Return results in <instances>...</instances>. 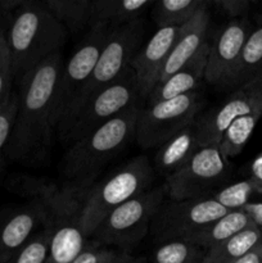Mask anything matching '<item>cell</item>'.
<instances>
[{
	"label": "cell",
	"mask_w": 262,
	"mask_h": 263,
	"mask_svg": "<svg viewBox=\"0 0 262 263\" xmlns=\"http://www.w3.org/2000/svg\"><path fill=\"white\" fill-rule=\"evenodd\" d=\"M63 64L61 51L53 54L18 84L17 112L7 149L10 161L39 166L50 154L61 123L58 86Z\"/></svg>",
	"instance_id": "cell-1"
},
{
	"label": "cell",
	"mask_w": 262,
	"mask_h": 263,
	"mask_svg": "<svg viewBox=\"0 0 262 263\" xmlns=\"http://www.w3.org/2000/svg\"><path fill=\"white\" fill-rule=\"evenodd\" d=\"M4 31L17 85L41 62L59 53L68 35L41 0H23L5 17Z\"/></svg>",
	"instance_id": "cell-2"
},
{
	"label": "cell",
	"mask_w": 262,
	"mask_h": 263,
	"mask_svg": "<svg viewBox=\"0 0 262 263\" xmlns=\"http://www.w3.org/2000/svg\"><path fill=\"white\" fill-rule=\"evenodd\" d=\"M141 107L125 110L68 146L62 172L69 184L81 189L94 185L100 171L135 140L136 118Z\"/></svg>",
	"instance_id": "cell-3"
},
{
	"label": "cell",
	"mask_w": 262,
	"mask_h": 263,
	"mask_svg": "<svg viewBox=\"0 0 262 263\" xmlns=\"http://www.w3.org/2000/svg\"><path fill=\"white\" fill-rule=\"evenodd\" d=\"M156 171L146 156H138L86 189L82 203V231L87 239L117 207L151 189Z\"/></svg>",
	"instance_id": "cell-4"
},
{
	"label": "cell",
	"mask_w": 262,
	"mask_h": 263,
	"mask_svg": "<svg viewBox=\"0 0 262 263\" xmlns=\"http://www.w3.org/2000/svg\"><path fill=\"white\" fill-rule=\"evenodd\" d=\"M144 105L135 72L128 67L115 82L74 109L58 127V139L71 145L125 110Z\"/></svg>",
	"instance_id": "cell-5"
},
{
	"label": "cell",
	"mask_w": 262,
	"mask_h": 263,
	"mask_svg": "<svg viewBox=\"0 0 262 263\" xmlns=\"http://www.w3.org/2000/svg\"><path fill=\"white\" fill-rule=\"evenodd\" d=\"M166 184L151 187L116 208L92 233L91 240L104 247H117L128 253L151 230L152 221L166 200Z\"/></svg>",
	"instance_id": "cell-6"
},
{
	"label": "cell",
	"mask_w": 262,
	"mask_h": 263,
	"mask_svg": "<svg viewBox=\"0 0 262 263\" xmlns=\"http://www.w3.org/2000/svg\"><path fill=\"white\" fill-rule=\"evenodd\" d=\"M85 192L68 184L45 200L51 234L46 263H72L89 244L81 223Z\"/></svg>",
	"instance_id": "cell-7"
},
{
	"label": "cell",
	"mask_w": 262,
	"mask_h": 263,
	"mask_svg": "<svg viewBox=\"0 0 262 263\" xmlns=\"http://www.w3.org/2000/svg\"><path fill=\"white\" fill-rule=\"evenodd\" d=\"M203 107L204 97L198 90L164 102L144 104L136 118V143L144 149L159 148L192 125Z\"/></svg>",
	"instance_id": "cell-8"
},
{
	"label": "cell",
	"mask_w": 262,
	"mask_h": 263,
	"mask_svg": "<svg viewBox=\"0 0 262 263\" xmlns=\"http://www.w3.org/2000/svg\"><path fill=\"white\" fill-rule=\"evenodd\" d=\"M144 33L145 25L141 18L113 28L90 80L81 90L63 121L80 105L115 82L130 67L131 61L141 48Z\"/></svg>",
	"instance_id": "cell-9"
},
{
	"label": "cell",
	"mask_w": 262,
	"mask_h": 263,
	"mask_svg": "<svg viewBox=\"0 0 262 263\" xmlns=\"http://www.w3.org/2000/svg\"><path fill=\"white\" fill-rule=\"evenodd\" d=\"M231 166L218 146H203L179 171L166 177L167 197L172 200L208 198L229 180Z\"/></svg>",
	"instance_id": "cell-10"
},
{
	"label": "cell",
	"mask_w": 262,
	"mask_h": 263,
	"mask_svg": "<svg viewBox=\"0 0 262 263\" xmlns=\"http://www.w3.org/2000/svg\"><path fill=\"white\" fill-rule=\"evenodd\" d=\"M229 211L211 197L186 200H164L151 225L152 236L158 243L192 240L198 233L225 216Z\"/></svg>",
	"instance_id": "cell-11"
},
{
	"label": "cell",
	"mask_w": 262,
	"mask_h": 263,
	"mask_svg": "<svg viewBox=\"0 0 262 263\" xmlns=\"http://www.w3.org/2000/svg\"><path fill=\"white\" fill-rule=\"evenodd\" d=\"M112 31L113 27L104 23L91 26L71 58L64 62L58 86L61 122L90 80Z\"/></svg>",
	"instance_id": "cell-12"
},
{
	"label": "cell",
	"mask_w": 262,
	"mask_h": 263,
	"mask_svg": "<svg viewBox=\"0 0 262 263\" xmlns=\"http://www.w3.org/2000/svg\"><path fill=\"white\" fill-rule=\"evenodd\" d=\"M253 30L248 18L230 20L211 39L204 81L216 86H226L233 74L244 44Z\"/></svg>",
	"instance_id": "cell-13"
},
{
	"label": "cell",
	"mask_w": 262,
	"mask_h": 263,
	"mask_svg": "<svg viewBox=\"0 0 262 263\" xmlns=\"http://www.w3.org/2000/svg\"><path fill=\"white\" fill-rule=\"evenodd\" d=\"M48 222L45 200H30L0 211V263H8L26 241Z\"/></svg>",
	"instance_id": "cell-14"
},
{
	"label": "cell",
	"mask_w": 262,
	"mask_h": 263,
	"mask_svg": "<svg viewBox=\"0 0 262 263\" xmlns=\"http://www.w3.org/2000/svg\"><path fill=\"white\" fill-rule=\"evenodd\" d=\"M180 27L158 28L144 44L131 61L130 67L135 72L139 94L143 104L158 84L164 63L169 59Z\"/></svg>",
	"instance_id": "cell-15"
},
{
	"label": "cell",
	"mask_w": 262,
	"mask_h": 263,
	"mask_svg": "<svg viewBox=\"0 0 262 263\" xmlns=\"http://www.w3.org/2000/svg\"><path fill=\"white\" fill-rule=\"evenodd\" d=\"M251 113H258L262 116V110L258 105L252 102L241 89H236L220 104L200 112L194 121L200 148L218 146L229 126L238 117Z\"/></svg>",
	"instance_id": "cell-16"
},
{
	"label": "cell",
	"mask_w": 262,
	"mask_h": 263,
	"mask_svg": "<svg viewBox=\"0 0 262 263\" xmlns=\"http://www.w3.org/2000/svg\"><path fill=\"white\" fill-rule=\"evenodd\" d=\"M211 28V12L210 2H205L193 15L190 21L179 28L174 46L171 49L169 59L164 63L159 81H163L167 77L181 68L188 63L205 43L210 40L208 33ZM158 81V82H159Z\"/></svg>",
	"instance_id": "cell-17"
},
{
	"label": "cell",
	"mask_w": 262,
	"mask_h": 263,
	"mask_svg": "<svg viewBox=\"0 0 262 263\" xmlns=\"http://www.w3.org/2000/svg\"><path fill=\"white\" fill-rule=\"evenodd\" d=\"M210 45L211 39L185 66L177 69L166 80L159 81L148 97L145 104L164 102V100L174 99L188 92L195 91L198 85L204 80Z\"/></svg>",
	"instance_id": "cell-18"
},
{
	"label": "cell",
	"mask_w": 262,
	"mask_h": 263,
	"mask_svg": "<svg viewBox=\"0 0 262 263\" xmlns=\"http://www.w3.org/2000/svg\"><path fill=\"white\" fill-rule=\"evenodd\" d=\"M199 148L197 130L193 122L159 146L154 156V171L161 176H171L185 166Z\"/></svg>",
	"instance_id": "cell-19"
},
{
	"label": "cell",
	"mask_w": 262,
	"mask_h": 263,
	"mask_svg": "<svg viewBox=\"0 0 262 263\" xmlns=\"http://www.w3.org/2000/svg\"><path fill=\"white\" fill-rule=\"evenodd\" d=\"M154 3L149 0H95L90 27L99 23L116 28L141 18Z\"/></svg>",
	"instance_id": "cell-20"
},
{
	"label": "cell",
	"mask_w": 262,
	"mask_h": 263,
	"mask_svg": "<svg viewBox=\"0 0 262 263\" xmlns=\"http://www.w3.org/2000/svg\"><path fill=\"white\" fill-rule=\"evenodd\" d=\"M261 239L262 228L253 222L228 240L208 249L203 263H235L253 249Z\"/></svg>",
	"instance_id": "cell-21"
},
{
	"label": "cell",
	"mask_w": 262,
	"mask_h": 263,
	"mask_svg": "<svg viewBox=\"0 0 262 263\" xmlns=\"http://www.w3.org/2000/svg\"><path fill=\"white\" fill-rule=\"evenodd\" d=\"M262 72V20L249 33L238 64L226 86L239 89Z\"/></svg>",
	"instance_id": "cell-22"
},
{
	"label": "cell",
	"mask_w": 262,
	"mask_h": 263,
	"mask_svg": "<svg viewBox=\"0 0 262 263\" xmlns=\"http://www.w3.org/2000/svg\"><path fill=\"white\" fill-rule=\"evenodd\" d=\"M252 223H253V221L249 218V216L243 210L231 211L211 225H208L205 229H203L190 241L208 251V249L221 244L222 241L228 240L235 234L240 233L241 230L248 228Z\"/></svg>",
	"instance_id": "cell-23"
},
{
	"label": "cell",
	"mask_w": 262,
	"mask_h": 263,
	"mask_svg": "<svg viewBox=\"0 0 262 263\" xmlns=\"http://www.w3.org/2000/svg\"><path fill=\"white\" fill-rule=\"evenodd\" d=\"M67 33H77L91 23V0H44Z\"/></svg>",
	"instance_id": "cell-24"
},
{
	"label": "cell",
	"mask_w": 262,
	"mask_h": 263,
	"mask_svg": "<svg viewBox=\"0 0 262 263\" xmlns=\"http://www.w3.org/2000/svg\"><path fill=\"white\" fill-rule=\"evenodd\" d=\"M204 0H161L152 7V20L158 28L181 27L204 4Z\"/></svg>",
	"instance_id": "cell-25"
},
{
	"label": "cell",
	"mask_w": 262,
	"mask_h": 263,
	"mask_svg": "<svg viewBox=\"0 0 262 263\" xmlns=\"http://www.w3.org/2000/svg\"><path fill=\"white\" fill-rule=\"evenodd\" d=\"M261 117L262 116L258 113H251L238 117L229 126L218 144V149L226 159H230L241 153Z\"/></svg>",
	"instance_id": "cell-26"
},
{
	"label": "cell",
	"mask_w": 262,
	"mask_h": 263,
	"mask_svg": "<svg viewBox=\"0 0 262 263\" xmlns=\"http://www.w3.org/2000/svg\"><path fill=\"white\" fill-rule=\"evenodd\" d=\"M5 187L13 194L30 200H46L58 192L59 186L49 177L14 174L5 181Z\"/></svg>",
	"instance_id": "cell-27"
},
{
	"label": "cell",
	"mask_w": 262,
	"mask_h": 263,
	"mask_svg": "<svg viewBox=\"0 0 262 263\" xmlns=\"http://www.w3.org/2000/svg\"><path fill=\"white\" fill-rule=\"evenodd\" d=\"M207 251L189 240L161 241L152 254V263H203Z\"/></svg>",
	"instance_id": "cell-28"
},
{
	"label": "cell",
	"mask_w": 262,
	"mask_h": 263,
	"mask_svg": "<svg viewBox=\"0 0 262 263\" xmlns=\"http://www.w3.org/2000/svg\"><path fill=\"white\" fill-rule=\"evenodd\" d=\"M50 228L48 222L36 231L25 246L10 258L8 263H46L50 252Z\"/></svg>",
	"instance_id": "cell-29"
},
{
	"label": "cell",
	"mask_w": 262,
	"mask_h": 263,
	"mask_svg": "<svg viewBox=\"0 0 262 263\" xmlns=\"http://www.w3.org/2000/svg\"><path fill=\"white\" fill-rule=\"evenodd\" d=\"M253 193L256 192H254L251 181L247 179L221 187L217 192L213 193L211 198L215 199L218 204L222 205L229 212H231V211L243 210L249 203V199H251Z\"/></svg>",
	"instance_id": "cell-30"
},
{
	"label": "cell",
	"mask_w": 262,
	"mask_h": 263,
	"mask_svg": "<svg viewBox=\"0 0 262 263\" xmlns=\"http://www.w3.org/2000/svg\"><path fill=\"white\" fill-rule=\"evenodd\" d=\"M15 112H17V94L13 91L12 97L3 107H0V179L5 167L8 143H9L10 133L14 123Z\"/></svg>",
	"instance_id": "cell-31"
},
{
	"label": "cell",
	"mask_w": 262,
	"mask_h": 263,
	"mask_svg": "<svg viewBox=\"0 0 262 263\" xmlns=\"http://www.w3.org/2000/svg\"><path fill=\"white\" fill-rule=\"evenodd\" d=\"M13 82H14V76H13L12 59H10L4 25H3L0 27V107H3L12 97Z\"/></svg>",
	"instance_id": "cell-32"
},
{
	"label": "cell",
	"mask_w": 262,
	"mask_h": 263,
	"mask_svg": "<svg viewBox=\"0 0 262 263\" xmlns=\"http://www.w3.org/2000/svg\"><path fill=\"white\" fill-rule=\"evenodd\" d=\"M120 251L100 246L94 240H89L86 248L74 258L72 263H112L117 258Z\"/></svg>",
	"instance_id": "cell-33"
},
{
	"label": "cell",
	"mask_w": 262,
	"mask_h": 263,
	"mask_svg": "<svg viewBox=\"0 0 262 263\" xmlns=\"http://www.w3.org/2000/svg\"><path fill=\"white\" fill-rule=\"evenodd\" d=\"M210 4L230 20H240L246 18L253 3L251 0H213Z\"/></svg>",
	"instance_id": "cell-34"
},
{
	"label": "cell",
	"mask_w": 262,
	"mask_h": 263,
	"mask_svg": "<svg viewBox=\"0 0 262 263\" xmlns=\"http://www.w3.org/2000/svg\"><path fill=\"white\" fill-rule=\"evenodd\" d=\"M244 91V94L258 105L259 109L262 110V72H259L257 76H254L251 81L247 82L246 85L240 86Z\"/></svg>",
	"instance_id": "cell-35"
},
{
	"label": "cell",
	"mask_w": 262,
	"mask_h": 263,
	"mask_svg": "<svg viewBox=\"0 0 262 263\" xmlns=\"http://www.w3.org/2000/svg\"><path fill=\"white\" fill-rule=\"evenodd\" d=\"M254 192L262 194V152L254 158L251 166V176H249Z\"/></svg>",
	"instance_id": "cell-36"
},
{
	"label": "cell",
	"mask_w": 262,
	"mask_h": 263,
	"mask_svg": "<svg viewBox=\"0 0 262 263\" xmlns=\"http://www.w3.org/2000/svg\"><path fill=\"white\" fill-rule=\"evenodd\" d=\"M243 211L249 216V218H251L257 226L262 228V203L249 202L248 204L243 208Z\"/></svg>",
	"instance_id": "cell-37"
},
{
	"label": "cell",
	"mask_w": 262,
	"mask_h": 263,
	"mask_svg": "<svg viewBox=\"0 0 262 263\" xmlns=\"http://www.w3.org/2000/svg\"><path fill=\"white\" fill-rule=\"evenodd\" d=\"M235 263H262V239L253 249H251Z\"/></svg>",
	"instance_id": "cell-38"
},
{
	"label": "cell",
	"mask_w": 262,
	"mask_h": 263,
	"mask_svg": "<svg viewBox=\"0 0 262 263\" xmlns=\"http://www.w3.org/2000/svg\"><path fill=\"white\" fill-rule=\"evenodd\" d=\"M112 263H143L140 259H135L130 256L126 252H120L117 256V258L115 259Z\"/></svg>",
	"instance_id": "cell-39"
},
{
	"label": "cell",
	"mask_w": 262,
	"mask_h": 263,
	"mask_svg": "<svg viewBox=\"0 0 262 263\" xmlns=\"http://www.w3.org/2000/svg\"><path fill=\"white\" fill-rule=\"evenodd\" d=\"M5 17H7V14H5V13L2 10V8H0V27H2V26L4 25Z\"/></svg>",
	"instance_id": "cell-40"
}]
</instances>
